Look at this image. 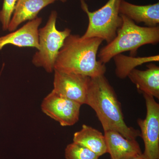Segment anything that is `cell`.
I'll list each match as a JSON object with an SVG mask.
<instances>
[{
  "instance_id": "cell-1",
  "label": "cell",
  "mask_w": 159,
  "mask_h": 159,
  "mask_svg": "<svg viewBox=\"0 0 159 159\" xmlns=\"http://www.w3.org/2000/svg\"><path fill=\"white\" fill-rule=\"evenodd\" d=\"M85 104L95 111L104 131H116L128 139L141 137L140 131L125 123L121 103L104 75L90 78Z\"/></svg>"
},
{
  "instance_id": "cell-2",
  "label": "cell",
  "mask_w": 159,
  "mask_h": 159,
  "mask_svg": "<svg viewBox=\"0 0 159 159\" xmlns=\"http://www.w3.org/2000/svg\"><path fill=\"white\" fill-rule=\"evenodd\" d=\"M103 41L98 38H84L71 34L60 50L54 70L90 78L104 75L107 70L105 64L97 58Z\"/></svg>"
},
{
  "instance_id": "cell-3",
  "label": "cell",
  "mask_w": 159,
  "mask_h": 159,
  "mask_svg": "<svg viewBox=\"0 0 159 159\" xmlns=\"http://www.w3.org/2000/svg\"><path fill=\"white\" fill-rule=\"evenodd\" d=\"M116 35L111 42L100 49L98 60L106 64L118 54L129 51L132 56L136 55L138 49L145 45H155L159 42V27H141L125 16Z\"/></svg>"
},
{
  "instance_id": "cell-4",
  "label": "cell",
  "mask_w": 159,
  "mask_h": 159,
  "mask_svg": "<svg viewBox=\"0 0 159 159\" xmlns=\"http://www.w3.org/2000/svg\"><path fill=\"white\" fill-rule=\"evenodd\" d=\"M57 12L51 11L44 27L39 29V48L33 55L32 63L37 67L43 68L49 73L54 72V66L60 50L71 30L66 28L59 31L56 28Z\"/></svg>"
},
{
  "instance_id": "cell-5",
  "label": "cell",
  "mask_w": 159,
  "mask_h": 159,
  "mask_svg": "<svg viewBox=\"0 0 159 159\" xmlns=\"http://www.w3.org/2000/svg\"><path fill=\"white\" fill-rule=\"evenodd\" d=\"M81 8L87 15L89 25L84 38H98L107 43L116 35L117 31L122 24L119 13L122 0H108L101 8L93 11L89 10L85 1L80 0Z\"/></svg>"
},
{
  "instance_id": "cell-6",
  "label": "cell",
  "mask_w": 159,
  "mask_h": 159,
  "mask_svg": "<svg viewBox=\"0 0 159 159\" xmlns=\"http://www.w3.org/2000/svg\"><path fill=\"white\" fill-rule=\"evenodd\" d=\"M143 95L146 104V117L137 121L145 144L143 154L150 159H159V104L153 97Z\"/></svg>"
},
{
  "instance_id": "cell-7",
  "label": "cell",
  "mask_w": 159,
  "mask_h": 159,
  "mask_svg": "<svg viewBox=\"0 0 159 159\" xmlns=\"http://www.w3.org/2000/svg\"><path fill=\"white\" fill-rule=\"evenodd\" d=\"M81 104L54 92L48 94L41 105L42 111L62 126H71L79 121Z\"/></svg>"
},
{
  "instance_id": "cell-8",
  "label": "cell",
  "mask_w": 159,
  "mask_h": 159,
  "mask_svg": "<svg viewBox=\"0 0 159 159\" xmlns=\"http://www.w3.org/2000/svg\"><path fill=\"white\" fill-rule=\"evenodd\" d=\"M54 92L81 104L85 103L90 77L54 70Z\"/></svg>"
},
{
  "instance_id": "cell-9",
  "label": "cell",
  "mask_w": 159,
  "mask_h": 159,
  "mask_svg": "<svg viewBox=\"0 0 159 159\" xmlns=\"http://www.w3.org/2000/svg\"><path fill=\"white\" fill-rule=\"evenodd\" d=\"M42 22L41 17L29 21L25 25L9 34L0 37V51L10 44L19 48H39V28Z\"/></svg>"
},
{
  "instance_id": "cell-10",
  "label": "cell",
  "mask_w": 159,
  "mask_h": 159,
  "mask_svg": "<svg viewBox=\"0 0 159 159\" xmlns=\"http://www.w3.org/2000/svg\"><path fill=\"white\" fill-rule=\"evenodd\" d=\"M104 136L111 159H129L142 153L136 139H125L116 131H104Z\"/></svg>"
},
{
  "instance_id": "cell-11",
  "label": "cell",
  "mask_w": 159,
  "mask_h": 159,
  "mask_svg": "<svg viewBox=\"0 0 159 159\" xmlns=\"http://www.w3.org/2000/svg\"><path fill=\"white\" fill-rule=\"evenodd\" d=\"M145 70L134 69L127 77L142 94L159 99V67L150 62Z\"/></svg>"
},
{
  "instance_id": "cell-12",
  "label": "cell",
  "mask_w": 159,
  "mask_h": 159,
  "mask_svg": "<svg viewBox=\"0 0 159 159\" xmlns=\"http://www.w3.org/2000/svg\"><path fill=\"white\" fill-rule=\"evenodd\" d=\"M119 13L135 23H143L147 27H156L159 25V2L146 6H138L122 0Z\"/></svg>"
},
{
  "instance_id": "cell-13",
  "label": "cell",
  "mask_w": 159,
  "mask_h": 159,
  "mask_svg": "<svg viewBox=\"0 0 159 159\" xmlns=\"http://www.w3.org/2000/svg\"><path fill=\"white\" fill-rule=\"evenodd\" d=\"M56 1L18 0L8 26V31H14L22 23L35 19L43 9Z\"/></svg>"
},
{
  "instance_id": "cell-14",
  "label": "cell",
  "mask_w": 159,
  "mask_h": 159,
  "mask_svg": "<svg viewBox=\"0 0 159 159\" xmlns=\"http://www.w3.org/2000/svg\"><path fill=\"white\" fill-rule=\"evenodd\" d=\"M73 142L88 148L98 156L107 153L105 137L99 130L84 124L82 128L74 134Z\"/></svg>"
},
{
  "instance_id": "cell-15",
  "label": "cell",
  "mask_w": 159,
  "mask_h": 159,
  "mask_svg": "<svg viewBox=\"0 0 159 159\" xmlns=\"http://www.w3.org/2000/svg\"><path fill=\"white\" fill-rule=\"evenodd\" d=\"M116 66V74L120 79H125L131 71L135 69L137 66L146 62L158 61L159 55L150 57H128L122 54H118L113 57Z\"/></svg>"
},
{
  "instance_id": "cell-16",
  "label": "cell",
  "mask_w": 159,
  "mask_h": 159,
  "mask_svg": "<svg viewBox=\"0 0 159 159\" xmlns=\"http://www.w3.org/2000/svg\"><path fill=\"white\" fill-rule=\"evenodd\" d=\"M66 159H99V156L84 146L73 142L65 150Z\"/></svg>"
},
{
  "instance_id": "cell-17",
  "label": "cell",
  "mask_w": 159,
  "mask_h": 159,
  "mask_svg": "<svg viewBox=\"0 0 159 159\" xmlns=\"http://www.w3.org/2000/svg\"><path fill=\"white\" fill-rule=\"evenodd\" d=\"M18 0H4L2 8L0 11V22L4 31L8 30L10 20Z\"/></svg>"
},
{
  "instance_id": "cell-18",
  "label": "cell",
  "mask_w": 159,
  "mask_h": 159,
  "mask_svg": "<svg viewBox=\"0 0 159 159\" xmlns=\"http://www.w3.org/2000/svg\"><path fill=\"white\" fill-rule=\"evenodd\" d=\"M150 159L147 157L145 156L143 154V153L142 154L139 155L137 156L131 158L130 159Z\"/></svg>"
},
{
  "instance_id": "cell-19",
  "label": "cell",
  "mask_w": 159,
  "mask_h": 159,
  "mask_svg": "<svg viewBox=\"0 0 159 159\" xmlns=\"http://www.w3.org/2000/svg\"><path fill=\"white\" fill-rule=\"evenodd\" d=\"M59 1H60V2H62L63 3H65L66 2L67 0H59Z\"/></svg>"
},
{
  "instance_id": "cell-20",
  "label": "cell",
  "mask_w": 159,
  "mask_h": 159,
  "mask_svg": "<svg viewBox=\"0 0 159 159\" xmlns=\"http://www.w3.org/2000/svg\"><path fill=\"white\" fill-rule=\"evenodd\" d=\"M83 1H87V0H83Z\"/></svg>"
},
{
  "instance_id": "cell-21",
  "label": "cell",
  "mask_w": 159,
  "mask_h": 159,
  "mask_svg": "<svg viewBox=\"0 0 159 159\" xmlns=\"http://www.w3.org/2000/svg\"><path fill=\"white\" fill-rule=\"evenodd\" d=\"M0 75H1V74H0Z\"/></svg>"
}]
</instances>
